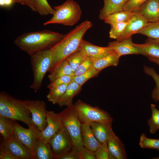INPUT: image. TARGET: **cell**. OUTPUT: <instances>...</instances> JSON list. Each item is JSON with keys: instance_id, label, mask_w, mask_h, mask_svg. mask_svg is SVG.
<instances>
[{"instance_id": "cell-37", "label": "cell", "mask_w": 159, "mask_h": 159, "mask_svg": "<svg viewBox=\"0 0 159 159\" xmlns=\"http://www.w3.org/2000/svg\"><path fill=\"white\" fill-rule=\"evenodd\" d=\"M95 153L96 159H115L110 152L107 144H100Z\"/></svg>"}, {"instance_id": "cell-26", "label": "cell", "mask_w": 159, "mask_h": 159, "mask_svg": "<svg viewBox=\"0 0 159 159\" xmlns=\"http://www.w3.org/2000/svg\"><path fill=\"white\" fill-rule=\"evenodd\" d=\"M16 121L6 117L0 116V133L2 140L9 139L14 134Z\"/></svg>"}, {"instance_id": "cell-40", "label": "cell", "mask_w": 159, "mask_h": 159, "mask_svg": "<svg viewBox=\"0 0 159 159\" xmlns=\"http://www.w3.org/2000/svg\"><path fill=\"white\" fill-rule=\"evenodd\" d=\"M148 0H128L123 7V10L134 12L138 10Z\"/></svg>"}, {"instance_id": "cell-15", "label": "cell", "mask_w": 159, "mask_h": 159, "mask_svg": "<svg viewBox=\"0 0 159 159\" xmlns=\"http://www.w3.org/2000/svg\"><path fill=\"white\" fill-rule=\"evenodd\" d=\"M108 46L112 48L120 57L127 54H141L140 50L134 45L131 37L121 41L109 42Z\"/></svg>"}, {"instance_id": "cell-14", "label": "cell", "mask_w": 159, "mask_h": 159, "mask_svg": "<svg viewBox=\"0 0 159 159\" xmlns=\"http://www.w3.org/2000/svg\"><path fill=\"white\" fill-rule=\"evenodd\" d=\"M80 50L87 57L94 59L102 58L115 52L108 46L106 47L97 46L84 39L81 43Z\"/></svg>"}, {"instance_id": "cell-43", "label": "cell", "mask_w": 159, "mask_h": 159, "mask_svg": "<svg viewBox=\"0 0 159 159\" xmlns=\"http://www.w3.org/2000/svg\"><path fill=\"white\" fill-rule=\"evenodd\" d=\"M58 159H79L78 151L73 146L69 150L59 157Z\"/></svg>"}, {"instance_id": "cell-3", "label": "cell", "mask_w": 159, "mask_h": 159, "mask_svg": "<svg viewBox=\"0 0 159 159\" xmlns=\"http://www.w3.org/2000/svg\"><path fill=\"white\" fill-rule=\"evenodd\" d=\"M0 116L21 121L27 125L29 128L40 131L32 122V115L25 100L16 98L3 91L0 92Z\"/></svg>"}, {"instance_id": "cell-31", "label": "cell", "mask_w": 159, "mask_h": 159, "mask_svg": "<svg viewBox=\"0 0 159 159\" xmlns=\"http://www.w3.org/2000/svg\"><path fill=\"white\" fill-rule=\"evenodd\" d=\"M87 57L80 49L65 59L74 72Z\"/></svg>"}, {"instance_id": "cell-16", "label": "cell", "mask_w": 159, "mask_h": 159, "mask_svg": "<svg viewBox=\"0 0 159 159\" xmlns=\"http://www.w3.org/2000/svg\"><path fill=\"white\" fill-rule=\"evenodd\" d=\"M137 12L149 22L159 21V0H148L138 10Z\"/></svg>"}, {"instance_id": "cell-8", "label": "cell", "mask_w": 159, "mask_h": 159, "mask_svg": "<svg viewBox=\"0 0 159 159\" xmlns=\"http://www.w3.org/2000/svg\"><path fill=\"white\" fill-rule=\"evenodd\" d=\"M48 143L55 158L57 159L73 146L71 136L63 125Z\"/></svg>"}, {"instance_id": "cell-23", "label": "cell", "mask_w": 159, "mask_h": 159, "mask_svg": "<svg viewBox=\"0 0 159 159\" xmlns=\"http://www.w3.org/2000/svg\"><path fill=\"white\" fill-rule=\"evenodd\" d=\"M82 86L74 81L68 85L66 90L59 100L57 104L60 107L69 106L73 105L74 97L81 90Z\"/></svg>"}, {"instance_id": "cell-7", "label": "cell", "mask_w": 159, "mask_h": 159, "mask_svg": "<svg viewBox=\"0 0 159 159\" xmlns=\"http://www.w3.org/2000/svg\"><path fill=\"white\" fill-rule=\"evenodd\" d=\"M73 107L82 124L91 122H112L110 114L97 106L93 107L80 100L73 104Z\"/></svg>"}, {"instance_id": "cell-21", "label": "cell", "mask_w": 159, "mask_h": 159, "mask_svg": "<svg viewBox=\"0 0 159 159\" xmlns=\"http://www.w3.org/2000/svg\"><path fill=\"white\" fill-rule=\"evenodd\" d=\"M104 5L100 10L99 18L103 20L111 14L123 10V7L128 0H103Z\"/></svg>"}, {"instance_id": "cell-41", "label": "cell", "mask_w": 159, "mask_h": 159, "mask_svg": "<svg viewBox=\"0 0 159 159\" xmlns=\"http://www.w3.org/2000/svg\"><path fill=\"white\" fill-rule=\"evenodd\" d=\"M78 155L79 159H96L95 152L84 147L78 151Z\"/></svg>"}, {"instance_id": "cell-33", "label": "cell", "mask_w": 159, "mask_h": 159, "mask_svg": "<svg viewBox=\"0 0 159 159\" xmlns=\"http://www.w3.org/2000/svg\"><path fill=\"white\" fill-rule=\"evenodd\" d=\"M100 72L93 67L86 72L80 75L73 76L72 81L82 86L88 80L95 77Z\"/></svg>"}, {"instance_id": "cell-12", "label": "cell", "mask_w": 159, "mask_h": 159, "mask_svg": "<svg viewBox=\"0 0 159 159\" xmlns=\"http://www.w3.org/2000/svg\"><path fill=\"white\" fill-rule=\"evenodd\" d=\"M149 22L139 13L136 11L133 12L128 20V23L125 29L116 40L121 41L138 33Z\"/></svg>"}, {"instance_id": "cell-44", "label": "cell", "mask_w": 159, "mask_h": 159, "mask_svg": "<svg viewBox=\"0 0 159 159\" xmlns=\"http://www.w3.org/2000/svg\"><path fill=\"white\" fill-rule=\"evenodd\" d=\"M23 1L24 5L28 6L32 11L37 12L36 0H23Z\"/></svg>"}, {"instance_id": "cell-36", "label": "cell", "mask_w": 159, "mask_h": 159, "mask_svg": "<svg viewBox=\"0 0 159 159\" xmlns=\"http://www.w3.org/2000/svg\"><path fill=\"white\" fill-rule=\"evenodd\" d=\"M128 23V21L116 23L111 26L109 32L110 38L117 39L120 36L125 29Z\"/></svg>"}, {"instance_id": "cell-6", "label": "cell", "mask_w": 159, "mask_h": 159, "mask_svg": "<svg viewBox=\"0 0 159 159\" xmlns=\"http://www.w3.org/2000/svg\"><path fill=\"white\" fill-rule=\"evenodd\" d=\"M63 126L67 130L72 138L73 147L78 151L83 147L81 135L82 123L73 107V104L58 113Z\"/></svg>"}, {"instance_id": "cell-29", "label": "cell", "mask_w": 159, "mask_h": 159, "mask_svg": "<svg viewBox=\"0 0 159 159\" xmlns=\"http://www.w3.org/2000/svg\"><path fill=\"white\" fill-rule=\"evenodd\" d=\"M144 71L146 74L151 76L154 80L155 87L152 92L151 97L155 102L159 101V74L153 68L143 66Z\"/></svg>"}, {"instance_id": "cell-17", "label": "cell", "mask_w": 159, "mask_h": 159, "mask_svg": "<svg viewBox=\"0 0 159 159\" xmlns=\"http://www.w3.org/2000/svg\"><path fill=\"white\" fill-rule=\"evenodd\" d=\"M112 122L92 121L90 123L92 131L100 144H107L112 129Z\"/></svg>"}, {"instance_id": "cell-47", "label": "cell", "mask_w": 159, "mask_h": 159, "mask_svg": "<svg viewBox=\"0 0 159 159\" xmlns=\"http://www.w3.org/2000/svg\"><path fill=\"white\" fill-rule=\"evenodd\" d=\"M14 3H17L21 4L22 5H24L23 0H14Z\"/></svg>"}, {"instance_id": "cell-10", "label": "cell", "mask_w": 159, "mask_h": 159, "mask_svg": "<svg viewBox=\"0 0 159 159\" xmlns=\"http://www.w3.org/2000/svg\"><path fill=\"white\" fill-rule=\"evenodd\" d=\"M47 125L45 128L40 132L39 137L45 142L48 143L58 131L62 127V119L58 113L53 111H46Z\"/></svg>"}, {"instance_id": "cell-42", "label": "cell", "mask_w": 159, "mask_h": 159, "mask_svg": "<svg viewBox=\"0 0 159 159\" xmlns=\"http://www.w3.org/2000/svg\"><path fill=\"white\" fill-rule=\"evenodd\" d=\"M0 159H18L7 148L1 143L0 145Z\"/></svg>"}, {"instance_id": "cell-1", "label": "cell", "mask_w": 159, "mask_h": 159, "mask_svg": "<svg viewBox=\"0 0 159 159\" xmlns=\"http://www.w3.org/2000/svg\"><path fill=\"white\" fill-rule=\"evenodd\" d=\"M92 26L91 21H85L64 35L59 42L50 49L52 62L49 71L59 62L80 49L85 34Z\"/></svg>"}, {"instance_id": "cell-24", "label": "cell", "mask_w": 159, "mask_h": 159, "mask_svg": "<svg viewBox=\"0 0 159 159\" xmlns=\"http://www.w3.org/2000/svg\"><path fill=\"white\" fill-rule=\"evenodd\" d=\"M49 71L50 73L48 77L50 82L63 76L74 75L73 71L65 59L59 62Z\"/></svg>"}, {"instance_id": "cell-19", "label": "cell", "mask_w": 159, "mask_h": 159, "mask_svg": "<svg viewBox=\"0 0 159 159\" xmlns=\"http://www.w3.org/2000/svg\"><path fill=\"white\" fill-rule=\"evenodd\" d=\"M81 135L83 146L92 152H95L100 144L94 135L90 123L82 124Z\"/></svg>"}, {"instance_id": "cell-20", "label": "cell", "mask_w": 159, "mask_h": 159, "mask_svg": "<svg viewBox=\"0 0 159 159\" xmlns=\"http://www.w3.org/2000/svg\"><path fill=\"white\" fill-rule=\"evenodd\" d=\"M33 154L34 159H53L54 156L49 143L38 137L35 143Z\"/></svg>"}, {"instance_id": "cell-11", "label": "cell", "mask_w": 159, "mask_h": 159, "mask_svg": "<svg viewBox=\"0 0 159 159\" xmlns=\"http://www.w3.org/2000/svg\"><path fill=\"white\" fill-rule=\"evenodd\" d=\"M1 143L10 150L18 159H34L31 151L14 135L7 140H2Z\"/></svg>"}, {"instance_id": "cell-49", "label": "cell", "mask_w": 159, "mask_h": 159, "mask_svg": "<svg viewBox=\"0 0 159 159\" xmlns=\"http://www.w3.org/2000/svg\"><path fill=\"white\" fill-rule=\"evenodd\" d=\"M156 42L159 43V38L156 39H154Z\"/></svg>"}, {"instance_id": "cell-38", "label": "cell", "mask_w": 159, "mask_h": 159, "mask_svg": "<svg viewBox=\"0 0 159 159\" xmlns=\"http://www.w3.org/2000/svg\"><path fill=\"white\" fill-rule=\"evenodd\" d=\"M93 59L87 57L74 72L73 76L80 75L86 72L93 67Z\"/></svg>"}, {"instance_id": "cell-22", "label": "cell", "mask_w": 159, "mask_h": 159, "mask_svg": "<svg viewBox=\"0 0 159 159\" xmlns=\"http://www.w3.org/2000/svg\"><path fill=\"white\" fill-rule=\"evenodd\" d=\"M134 45L140 50L141 55L147 58L159 59V43L154 39L149 38L144 44L134 43Z\"/></svg>"}, {"instance_id": "cell-18", "label": "cell", "mask_w": 159, "mask_h": 159, "mask_svg": "<svg viewBox=\"0 0 159 159\" xmlns=\"http://www.w3.org/2000/svg\"><path fill=\"white\" fill-rule=\"evenodd\" d=\"M107 145L110 152L115 159L127 158L125 145L113 132L112 129L110 131Z\"/></svg>"}, {"instance_id": "cell-46", "label": "cell", "mask_w": 159, "mask_h": 159, "mask_svg": "<svg viewBox=\"0 0 159 159\" xmlns=\"http://www.w3.org/2000/svg\"><path fill=\"white\" fill-rule=\"evenodd\" d=\"M148 58L149 61L156 64L159 66V59H157L150 57Z\"/></svg>"}, {"instance_id": "cell-2", "label": "cell", "mask_w": 159, "mask_h": 159, "mask_svg": "<svg viewBox=\"0 0 159 159\" xmlns=\"http://www.w3.org/2000/svg\"><path fill=\"white\" fill-rule=\"evenodd\" d=\"M64 35L48 30L24 33L17 37L14 44L29 56L50 49L59 42Z\"/></svg>"}, {"instance_id": "cell-39", "label": "cell", "mask_w": 159, "mask_h": 159, "mask_svg": "<svg viewBox=\"0 0 159 159\" xmlns=\"http://www.w3.org/2000/svg\"><path fill=\"white\" fill-rule=\"evenodd\" d=\"M73 77L71 75H64L57 78L50 82L47 87L50 89L62 85L69 84L72 81Z\"/></svg>"}, {"instance_id": "cell-27", "label": "cell", "mask_w": 159, "mask_h": 159, "mask_svg": "<svg viewBox=\"0 0 159 159\" xmlns=\"http://www.w3.org/2000/svg\"><path fill=\"white\" fill-rule=\"evenodd\" d=\"M133 12L123 10L109 15L103 20L105 23L111 26L118 23L127 21Z\"/></svg>"}, {"instance_id": "cell-50", "label": "cell", "mask_w": 159, "mask_h": 159, "mask_svg": "<svg viewBox=\"0 0 159 159\" xmlns=\"http://www.w3.org/2000/svg\"><path fill=\"white\" fill-rule=\"evenodd\" d=\"M158 150V151H159V150ZM153 159H159V156L158 157L155 158H153Z\"/></svg>"}, {"instance_id": "cell-4", "label": "cell", "mask_w": 159, "mask_h": 159, "mask_svg": "<svg viewBox=\"0 0 159 159\" xmlns=\"http://www.w3.org/2000/svg\"><path fill=\"white\" fill-rule=\"evenodd\" d=\"M55 12L49 20L44 23V25L59 24L72 26L80 21L82 16L80 8L73 0H67L62 4L54 7Z\"/></svg>"}, {"instance_id": "cell-30", "label": "cell", "mask_w": 159, "mask_h": 159, "mask_svg": "<svg viewBox=\"0 0 159 159\" xmlns=\"http://www.w3.org/2000/svg\"><path fill=\"white\" fill-rule=\"evenodd\" d=\"M64 84L49 89L47 96L48 100L53 104H57L60 98L65 92L68 85Z\"/></svg>"}, {"instance_id": "cell-13", "label": "cell", "mask_w": 159, "mask_h": 159, "mask_svg": "<svg viewBox=\"0 0 159 159\" xmlns=\"http://www.w3.org/2000/svg\"><path fill=\"white\" fill-rule=\"evenodd\" d=\"M40 131L24 128L16 122L14 134L15 137L33 153L34 145Z\"/></svg>"}, {"instance_id": "cell-28", "label": "cell", "mask_w": 159, "mask_h": 159, "mask_svg": "<svg viewBox=\"0 0 159 159\" xmlns=\"http://www.w3.org/2000/svg\"><path fill=\"white\" fill-rule=\"evenodd\" d=\"M138 33L146 36L151 39L159 38V21L154 22H149Z\"/></svg>"}, {"instance_id": "cell-35", "label": "cell", "mask_w": 159, "mask_h": 159, "mask_svg": "<svg viewBox=\"0 0 159 159\" xmlns=\"http://www.w3.org/2000/svg\"><path fill=\"white\" fill-rule=\"evenodd\" d=\"M37 12L41 16L53 15L54 9L49 4L47 0H36Z\"/></svg>"}, {"instance_id": "cell-48", "label": "cell", "mask_w": 159, "mask_h": 159, "mask_svg": "<svg viewBox=\"0 0 159 159\" xmlns=\"http://www.w3.org/2000/svg\"><path fill=\"white\" fill-rule=\"evenodd\" d=\"M0 6L1 7L5 6L4 0H0Z\"/></svg>"}, {"instance_id": "cell-34", "label": "cell", "mask_w": 159, "mask_h": 159, "mask_svg": "<svg viewBox=\"0 0 159 159\" xmlns=\"http://www.w3.org/2000/svg\"><path fill=\"white\" fill-rule=\"evenodd\" d=\"M139 145L144 149L150 148L159 150V139L148 138L144 133L141 134L139 139Z\"/></svg>"}, {"instance_id": "cell-45", "label": "cell", "mask_w": 159, "mask_h": 159, "mask_svg": "<svg viewBox=\"0 0 159 159\" xmlns=\"http://www.w3.org/2000/svg\"><path fill=\"white\" fill-rule=\"evenodd\" d=\"M5 6L9 7L14 3V0H4Z\"/></svg>"}, {"instance_id": "cell-25", "label": "cell", "mask_w": 159, "mask_h": 159, "mask_svg": "<svg viewBox=\"0 0 159 159\" xmlns=\"http://www.w3.org/2000/svg\"><path fill=\"white\" fill-rule=\"evenodd\" d=\"M120 58L117 53L115 52L100 59H93L94 61L93 67L100 72L107 67L117 66Z\"/></svg>"}, {"instance_id": "cell-5", "label": "cell", "mask_w": 159, "mask_h": 159, "mask_svg": "<svg viewBox=\"0 0 159 159\" xmlns=\"http://www.w3.org/2000/svg\"><path fill=\"white\" fill-rule=\"evenodd\" d=\"M30 56L33 76V81L30 87L38 90L41 87L45 74L51 68L52 54L49 49L37 52Z\"/></svg>"}, {"instance_id": "cell-9", "label": "cell", "mask_w": 159, "mask_h": 159, "mask_svg": "<svg viewBox=\"0 0 159 159\" xmlns=\"http://www.w3.org/2000/svg\"><path fill=\"white\" fill-rule=\"evenodd\" d=\"M28 108L30 111L32 122L40 132L47 125L46 121V105L43 100H25Z\"/></svg>"}, {"instance_id": "cell-32", "label": "cell", "mask_w": 159, "mask_h": 159, "mask_svg": "<svg viewBox=\"0 0 159 159\" xmlns=\"http://www.w3.org/2000/svg\"><path fill=\"white\" fill-rule=\"evenodd\" d=\"M152 111L151 117L148 120L149 131L151 134H154L159 129V110L153 104L150 105Z\"/></svg>"}]
</instances>
